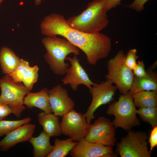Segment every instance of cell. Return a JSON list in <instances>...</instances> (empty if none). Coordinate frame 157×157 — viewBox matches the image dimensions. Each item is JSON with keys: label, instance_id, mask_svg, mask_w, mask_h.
<instances>
[{"label": "cell", "instance_id": "obj_1", "mask_svg": "<svg viewBox=\"0 0 157 157\" xmlns=\"http://www.w3.org/2000/svg\"><path fill=\"white\" fill-rule=\"evenodd\" d=\"M41 33L46 36L60 35L81 50L85 55L88 63L95 65L99 60L109 55L111 49L110 38L100 33H85L71 28L64 16L54 13L42 21Z\"/></svg>", "mask_w": 157, "mask_h": 157}, {"label": "cell", "instance_id": "obj_2", "mask_svg": "<svg viewBox=\"0 0 157 157\" xmlns=\"http://www.w3.org/2000/svg\"><path fill=\"white\" fill-rule=\"evenodd\" d=\"M107 12L105 0H93L81 13L69 17L67 21L75 29L87 33H98L108 24Z\"/></svg>", "mask_w": 157, "mask_h": 157}, {"label": "cell", "instance_id": "obj_3", "mask_svg": "<svg viewBox=\"0 0 157 157\" xmlns=\"http://www.w3.org/2000/svg\"><path fill=\"white\" fill-rule=\"evenodd\" d=\"M42 42L46 51L44 58L51 69L56 75H64L69 66L66 58L72 53L79 55V49L66 39L57 36H46Z\"/></svg>", "mask_w": 157, "mask_h": 157}, {"label": "cell", "instance_id": "obj_4", "mask_svg": "<svg viewBox=\"0 0 157 157\" xmlns=\"http://www.w3.org/2000/svg\"><path fill=\"white\" fill-rule=\"evenodd\" d=\"M106 113L108 115L115 116V119L112 123L115 128H121L129 131L140 124L136 116L137 109L132 95L129 92L120 95L117 101H115L109 105Z\"/></svg>", "mask_w": 157, "mask_h": 157}, {"label": "cell", "instance_id": "obj_5", "mask_svg": "<svg viewBox=\"0 0 157 157\" xmlns=\"http://www.w3.org/2000/svg\"><path fill=\"white\" fill-rule=\"evenodd\" d=\"M0 100L8 105L16 117L20 118L25 109L24 99L30 91L22 82L14 81L9 74L0 79Z\"/></svg>", "mask_w": 157, "mask_h": 157}, {"label": "cell", "instance_id": "obj_6", "mask_svg": "<svg viewBox=\"0 0 157 157\" xmlns=\"http://www.w3.org/2000/svg\"><path fill=\"white\" fill-rule=\"evenodd\" d=\"M126 55L123 50L119 51L107 63L106 80L114 83L122 94L127 93L130 89L134 75L133 71L125 64Z\"/></svg>", "mask_w": 157, "mask_h": 157}, {"label": "cell", "instance_id": "obj_7", "mask_svg": "<svg viewBox=\"0 0 157 157\" xmlns=\"http://www.w3.org/2000/svg\"><path fill=\"white\" fill-rule=\"evenodd\" d=\"M147 133L142 131H128L117 144L115 151L121 157H150Z\"/></svg>", "mask_w": 157, "mask_h": 157}, {"label": "cell", "instance_id": "obj_8", "mask_svg": "<svg viewBox=\"0 0 157 157\" xmlns=\"http://www.w3.org/2000/svg\"><path fill=\"white\" fill-rule=\"evenodd\" d=\"M110 81L106 80L92 85L90 92L92 96L91 102L84 114L88 125L94 117V113L100 106L109 104L114 99L117 88Z\"/></svg>", "mask_w": 157, "mask_h": 157}, {"label": "cell", "instance_id": "obj_9", "mask_svg": "<svg viewBox=\"0 0 157 157\" xmlns=\"http://www.w3.org/2000/svg\"><path fill=\"white\" fill-rule=\"evenodd\" d=\"M115 128L110 119L100 117L92 124L89 125L84 139L90 142L113 147L116 143Z\"/></svg>", "mask_w": 157, "mask_h": 157}, {"label": "cell", "instance_id": "obj_10", "mask_svg": "<svg viewBox=\"0 0 157 157\" xmlns=\"http://www.w3.org/2000/svg\"><path fill=\"white\" fill-rule=\"evenodd\" d=\"M62 117L60 122L62 134L75 142L84 138L89 125L84 114L73 109Z\"/></svg>", "mask_w": 157, "mask_h": 157}, {"label": "cell", "instance_id": "obj_11", "mask_svg": "<svg viewBox=\"0 0 157 157\" xmlns=\"http://www.w3.org/2000/svg\"><path fill=\"white\" fill-rule=\"evenodd\" d=\"M77 56L74 55L73 57H67L66 58L65 60L70 62V65L62 79L61 82L63 85H69L71 89L74 91L77 90L80 85H84L90 90L95 83L90 80Z\"/></svg>", "mask_w": 157, "mask_h": 157}, {"label": "cell", "instance_id": "obj_12", "mask_svg": "<svg viewBox=\"0 0 157 157\" xmlns=\"http://www.w3.org/2000/svg\"><path fill=\"white\" fill-rule=\"evenodd\" d=\"M69 154L72 157L117 156L116 154L114 152L112 147L98 143L90 142L84 138L78 141Z\"/></svg>", "mask_w": 157, "mask_h": 157}, {"label": "cell", "instance_id": "obj_13", "mask_svg": "<svg viewBox=\"0 0 157 157\" xmlns=\"http://www.w3.org/2000/svg\"><path fill=\"white\" fill-rule=\"evenodd\" d=\"M48 95L52 111L55 115L62 117L74 109L75 103L67 90L60 85L48 90Z\"/></svg>", "mask_w": 157, "mask_h": 157}, {"label": "cell", "instance_id": "obj_14", "mask_svg": "<svg viewBox=\"0 0 157 157\" xmlns=\"http://www.w3.org/2000/svg\"><path fill=\"white\" fill-rule=\"evenodd\" d=\"M36 126L28 123L11 131L0 141L1 151H6L17 144L28 141L33 136Z\"/></svg>", "mask_w": 157, "mask_h": 157}, {"label": "cell", "instance_id": "obj_15", "mask_svg": "<svg viewBox=\"0 0 157 157\" xmlns=\"http://www.w3.org/2000/svg\"><path fill=\"white\" fill-rule=\"evenodd\" d=\"M39 68L37 65L30 66L28 62L21 59L17 69L9 74L17 82H22L30 91L38 80Z\"/></svg>", "mask_w": 157, "mask_h": 157}, {"label": "cell", "instance_id": "obj_16", "mask_svg": "<svg viewBox=\"0 0 157 157\" xmlns=\"http://www.w3.org/2000/svg\"><path fill=\"white\" fill-rule=\"evenodd\" d=\"M157 61L146 70L147 74L142 77L134 76L131 87L129 92L133 95L141 91H157V73L155 69Z\"/></svg>", "mask_w": 157, "mask_h": 157}, {"label": "cell", "instance_id": "obj_17", "mask_svg": "<svg viewBox=\"0 0 157 157\" xmlns=\"http://www.w3.org/2000/svg\"><path fill=\"white\" fill-rule=\"evenodd\" d=\"M48 90L44 88L38 92H29L25 97L23 104L29 109L37 108L46 113H51L52 110L48 95Z\"/></svg>", "mask_w": 157, "mask_h": 157}, {"label": "cell", "instance_id": "obj_18", "mask_svg": "<svg viewBox=\"0 0 157 157\" xmlns=\"http://www.w3.org/2000/svg\"><path fill=\"white\" fill-rule=\"evenodd\" d=\"M39 124L43 127V131L50 137L60 135L62 132L58 116L51 113L44 112L38 114Z\"/></svg>", "mask_w": 157, "mask_h": 157}, {"label": "cell", "instance_id": "obj_19", "mask_svg": "<svg viewBox=\"0 0 157 157\" xmlns=\"http://www.w3.org/2000/svg\"><path fill=\"white\" fill-rule=\"evenodd\" d=\"M20 58L10 48L3 47L0 50V65L3 74H10L19 66Z\"/></svg>", "mask_w": 157, "mask_h": 157}, {"label": "cell", "instance_id": "obj_20", "mask_svg": "<svg viewBox=\"0 0 157 157\" xmlns=\"http://www.w3.org/2000/svg\"><path fill=\"white\" fill-rule=\"evenodd\" d=\"M51 137L42 131L36 137H32L28 140L33 147L34 157H47L53 147L50 142Z\"/></svg>", "mask_w": 157, "mask_h": 157}, {"label": "cell", "instance_id": "obj_21", "mask_svg": "<svg viewBox=\"0 0 157 157\" xmlns=\"http://www.w3.org/2000/svg\"><path fill=\"white\" fill-rule=\"evenodd\" d=\"M135 107H157V91H141L132 95Z\"/></svg>", "mask_w": 157, "mask_h": 157}, {"label": "cell", "instance_id": "obj_22", "mask_svg": "<svg viewBox=\"0 0 157 157\" xmlns=\"http://www.w3.org/2000/svg\"><path fill=\"white\" fill-rule=\"evenodd\" d=\"M77 142L69 138L66 140L56 138L54 141L53 147L47 157H65L69 154Z\"/></svg>", "mask_w": 157, "mask_h": 157}, {"label": "cell", "instance_id": "obj_23", "mask_svg": "<svg viewBox=\"0 0 157 157\" xmlns=\"http://www.w3.org/2000/svg\"><path fill=\"white\" fill-rule=\"evenodd\" d=\"M31 118L28 117L15 120H2L0 121V137L6 135L18 127L29 123Z\"/></svg>", "mask_w": 157, "mask_h": 157}, {"label": "cell", "instance_id": "obj_24", "mask_svg": "<svg viewBox=\"0 0 157 157\" xmlns=\"http://www.w3.org/2000/svg\"><path fill=\"white\" fill-rule=\"evenodd\" d=\"M137 114L143 121L148 123L153 128L157 126V107L139 108Z\"/></svg>", "mask_w": 157, "mask_h": 157}, {"label": "cell", "instance_id": "obj_25", "mask_svg": "<svg viewBox=\"0 0 157 157\" xmlns=\"http://www.w3.org/2000/svg\"><path fill=\"white\" fill-rule=\"evenodd\" d=\"M137 50L135 49H130L125 56L124 61L125 64L129 68L133 70L135 67L138 58L137 55Z\"/></svg>", "mask_w": 157, "mask_h": 157}, {"label": "cell", "instance_id": "obj_26", "mask_svg": "<svg viewBox=\"0 0 157 157\" xmlns=\"http://www.w3.org/2000/svg\"><path fill=\"white\" fill-rule=\"evenodd\" d=\"M132 71L135 76L142 77L145 76L147 74V72L145 70V65L143 61H138Z\"/></svg>", "mask_w": 157, "mask_h": 157}, {"label": "cell", "instance_id": "obj_27", "mask_svg": "<svg viewBox=\"0 0 157 157\" xmlns=\"http://www.w3.org/2000/svg\"><path fill=\"white\" fill-rule=\"evenodd\" d=\"M149 0H134L131 4L126 6L138 12L142 11L144 8V5Z\"/></svg>", "mask_w": 157, "mask_h": 157}, {"label": "cell", "instance_id": "obj_28", "mask_svg": "<svg viewBox=\"0 0 157 157\" xmlns=\"http://www.w3.org/2000/svg\"><path fill=\"white\" fill-rule=\"evenodd\" d=\"M149 142L150 146V151L157 146V126L153 128L149 138Z\"/></svg>", "mask_w": 157, "mask_h": 157}, {"label": "cell", "instance_id": "obj_29", "mask_svg": "<svg viewBox=\"0 0 157 157\" xmlns=\"http://www.w3.org/2000/svg\"><path fill=\"white\" fill-rule=\"evenodd\" d=\"M12 113L10 108L0 100V121Z\"/></svg>", "mask_w": 157, "mask_h": 157}, {"label": "cell", "instance_id": "obj_30", "mask_svg": "<svg viewBox=\"0 0 157 157\" xmlns=\"http://www.w3.org/2000/svg\"><path fill=\"white\" fill-rule=\"evenodd\" d=\"M121 0H105V6L107 11L120 4Z\"/></svg>", "mask_w": 157, "mask_h": 157}, {"label": "cell", "instance_id": "obj_31", "mask_svg": "<svg viewBox=\"0 0 157 157\" xmlns=\"http://www.w3.org/2000/svg\"><path fill=\"white\" fill-rule=\"evenodd\" d=\"M35 5L37 6L41 4L42 1L44 0H34Z\"/></svg>", "mask_w": 157, "mask_h": 157}, {"label": "cell", "instance_id": "obj_32", "mask_svg": "<svg viewBox=\"0 0 157 157\" xmlns=\"http://www.w3.org/2000/svg\"><path fill=\"white\" fill-rule=\"evenodd\" d=\"M3 0H0V4L1 3V2L3 1Z\"/></svg>", "mask_w": 157, "mask_h": 157}]
</instances>
